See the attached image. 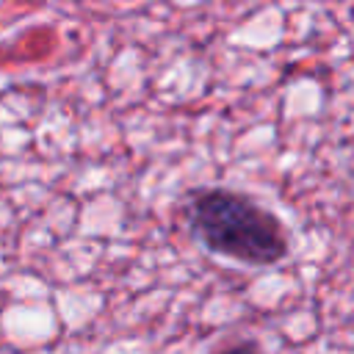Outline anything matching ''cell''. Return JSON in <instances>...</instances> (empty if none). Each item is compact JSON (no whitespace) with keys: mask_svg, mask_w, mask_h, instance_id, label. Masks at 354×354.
<instances>
[{"mask_svg":"<svg viewBox=\"0 0 354 354\" xmlns=\"http://www.w3.org/2000/svg\"><path fill=\"white\" fill-rule=\"evenodd\" d=\"M183 218L194 241L218 257L263 268L288 254L282 221L241 191L196 188L185 199Z\"/></svg>","mask_w":354,"mask_h":354,"instance_id":"1","label":"cell"},{"mask_svg":"<svg viewBox=\"0 0 354 354\" xmlns=\"http://www.w3.org/2000/svg\"><path fill=\"white\" fill-rule=\"evenodd\" d=\"M216 354H260V351H257V346H254V343H249V340H238V343L224 346V348H221V351H216Z\"/></svg>","mask_w":354,"mask_h":354,"instance_id":"2","label":"cell"}]
</instances>
